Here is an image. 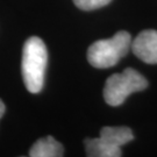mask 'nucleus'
<instances>
[{
  "instance_id": "nucleus-1",
  "label": "nucleus",
  "mask_w": 157,
  "mask_h": 157,
  "mask_svg": "<svg viewBox=\"0 0 157 157\" xmlns=\"http://www.w3.org/2000/svg\"><path fill=\"white\" fill-rule=\"evenodd\" d=\"M47 63L48 52L43 41L36 36L29 37L23 45L21 69L25 85L30 93L42 90Z\"/></svg>"
},
{
  "instance_id": "nucleus-9",
  "label": "nucleus",
  "mask_w": 157,
  "mask_h": 157,
  "mask_svg": "<svg viewBox=\"0 0 157 157\" xmlns=\"http://www.w3.org/2000/svg\"><path fill=\"white\" fill-rule=\"evenodd\" d=\"M4 113H5V104H4V102H2V100L0 99V119L2 118Z\"/></svg>"
},
{
  "instance_id": "nucleus-8",
  "label": "nucleus",
  "mask_w": 157,
  "mask_h": 157,
  "mask_svg": "<svg viewBox=\"0 0 157 157\" xmlns=\"http://www.w3.org/2000/svg\"><path fill=\"white\" fill-rule=\"evenodd\" d=\"M112 0H73L75 5L83 11H92L100 8L102 6H106Z\"/></svg>"
},
{
  "instance_id": "nucleus-5",
  "label": "nucleus",
  "mask_w": 157,
  "mask_h": 157,
  "mask_svg": "<svg viewBox=\"0 0 157 157\" xmlns=\"http://www.w3.org/2000/svg\"><path fill=\"white\" fill-rule=\"evenodd\" d=\"M63 154V146L52 136H45L37 140L29 150V156L32 157H61Z\"/></svg>"
},
{
  "instance_id": "nucleus-4",
  "label": "nucleus",
  "mask_w": 157,
  "mask_h": 157,
  "mask_svg": "<svg viewBox=\"0 0 157 157\" xmlns=\"http://www.w3.org/2000/svg\"><path fill=\"white\" fill-rule=\"evenodd\" d=\"M130 49L144 63L157 64V30L148 29L141 32L132 41Z\"/></svg>"
},
{
  "instance_id": "nucleus-2",
  "label": "nucleus",
  "mask_w": 157,
  "mask_h": 157,
  "mask_svg": "<svg viewBox=\"0 0 157 157\" xmlns=\"http://www.w3.org/2000/svg\"><path fill=\"white\" fill-rule=\"evenodd\" d=\"M132 47V36L126 30H120L113 37L99 40L90 45L87 59L97 69H108L127 55Z\"/></svg>"
},
{
  "instance_id": "nucleus-3",
  "label": "nucleus",
  "mask_w": 157,
  "mask_h": 157,
  "mask_svg": "<svg viewBox=\"0 0 157 157\" xmlns=\"http://www.w3.org/2000/svg\"><path fill=\"white\" fill-rule=\"evenodd\" d=\"M147 79L136 70L128 67L124 72L114 73L107 78L104 99L109 106H120L132 93L147 89Z\"/></svg>"
},
{
  "instance_id": "nucleus-6",
  "label": "nucleus",
  "mask_w": 157,
  "mask_h": 157,
  "mask_svg": "<svg viewBox=\"0 0 157 157\" xmlns=\"http://www.w3.org/2000/svg\"><path fill=\"white\" fill-rule=\"evenodd\" d=\"M99 137L109 146L121 148L134 140V134L128 127H104L101 128Z\"/></svg>"
},
{
  "instance_id": "nucleus-7",
  "label": "nucleus",
  "mask_w": 157,
  "mask_h": 157,
  "mask_svg": "<svg viewBox=\"0 0 157 157\" xmlns=\"http://www.w3.org/2000/svg\"><path fill=\"white\" fill-rule=\"evenodd\" d=\"M84 143L86 154L90 157H119L122 155L121 148L109 146L100 137L86 139Z\"/></svg>"
}]
</instances>
